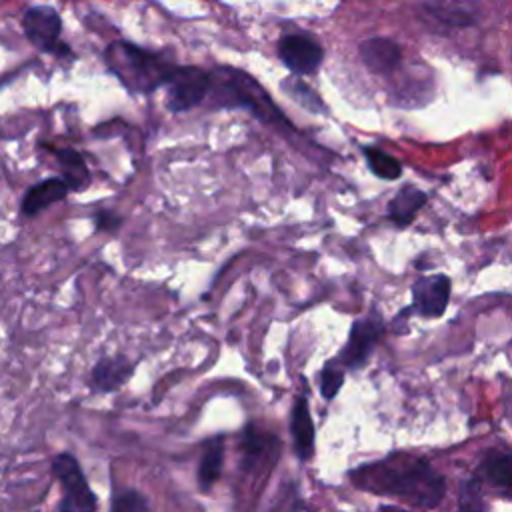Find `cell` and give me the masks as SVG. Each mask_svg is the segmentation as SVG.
Listing matches in <instances>:
<instances>
[{
  "label": "cell",
  "instance_id": "cell-9",
  "mask_svg": "<svg viewBox=\"0 0 512 512\" xmlns=\"http://www.w3.org/2000/svg\"><path fill=\"white\" fill-rule=\"evenodd\" d=\"M450 300V280L442 274L426 276L412 286V308L422 316H442Z\"/></svg>",
  "mask_w": 512,
  "mask_h": 512
},
{
  "label": "cell",
  "instance_id": "cell-7",
  "mask_svg": "<svg viewBox=\"0 0 512 512\" xmlns=\"http://www.w3.org/2000/svg\"><path fill=\"white\" fill-rule=\"evenodd\" d=\"M278 54L284 66L300 76H308L318 70L324 58L322 46L306 34H288L278 44Z\"/></svg>",
  "mask_w": 512,
  "mask_h": 512
},
{
  "label": "cell",
  "instance_id": "cell-24",
  "mask_svg": "<svg viewBox=\"0 0 512 512\" xmlns=\"http://www.w3.org/2000/svg\"><path fill=\"white\" fill-rule=\"evenodd\" d=\"M94 224L98 232H116L122 226V216L108 208H100L94 214Z\"/></svg>",
  "mask_w": 512,
  "mask_h": 512
},
{
  "label": "cell",
  "instance_id": "cell-12",
  "mask_svg": "<svg viewBox=\"0 0 512 512\" xmlns=\"http://www.w3.org/2000/svg\"><path fill=\"white\" fill-rule=\"evenodd\" d=\"M46 150H50V154L54 156L60 172H62V180L66 182V186L70 188V192H80L84 188H88L90 184V170L86 166L84 156L68 146H44Z\"/></svg>",
  "mask_w": 512,
  "mask_h": 512
},
{
  "label": "cell",
  "instance_id": "cell-10",
  "mask_svg": "<svg viewBox=\"0 0 512 512\" xmlns=\"http://www.w3.org/2000/svg\"><path fill=\"white\" fill-rule=\"evenodd\" d=\"M134 372V364L126 356H106L92 366L88 386L92 392L104 394L122 388Z\"/></svg>",
  "mask_w": 512,
  "mask_h": 512
},
{
  "label": "cell",
  "instance_id": "cell-23",
  "mask_svg": "<svg viewBox=\"0 0 512 512\" xmlns=\"http://www.w3.org/2000/svg\"><path fill=\"white\" fill-rule=\"evenodd\" d=\"M342 382H344V372L334 364H326V368L322 370V380H320L322 396L328 400L334 398L338 394Z\"/></svg>",
  "mask_w": 512,
  "mask_h": 512
},
{
  "label": "cell",
  "instance_id": "cell-20",
  "mask_svg": "<svg viewBox=\"0 0 512 512\" xmlns=\"http://www.w3.org/2000/svg\"><path fill=\"white\" fill-rule=\"evenodd\" d=\"M110 512H152L148 498L138 490H122L110 502Z\"/></svg>",
  "mask_w": 512,
  "mask_h": 512
},
{
  "label": "cell",
  "instance_id": "cell-21",
  "mask_svg": "<svg viewBox=\"0 0 512 512\" xmlns=\"http://www.w3.org/2000/svg\"><path fill=\"white\" fill-rule=\"evenodd\" d=\"M284 86H286L284 90H286L294 100H298L304 108H308V110H312V112H324V106H322L320 98H318L306 84H302V82H298V80H286Z\"/></svg>",
  "mask_w": 512,
  "mask_h": 512
},
{
  "label": "cell",
  "instance_id": "cell-14",
  "mask_svg": "<svg viewBox=\"0 0 512 512\" xmlns=\"http://www.w3.org/2000/svg\"><path fill=\"white\" fill-rule=\"evenodd\" d=\"M296 454L306 460L314 452V424L310 418L308 402L306 398H296L294 408H292V422H290Z\"/></svg>",
  "mask_w": 512,
  "mask_h": 512
},
{
  "label": "cell",
  "instance_id": "cell-17",
  "mask_svg": "<svg viewBox=\"0 0 512 512\" xmlns=\"http://www.w3.org/2000/svg\"><path fill=\"white\" fill-rule=\"evenodd\" d=\"M222 462H224V448L220 440H214L208 444L204 450V456L198 466V486L202 490H210L212 484L220 478L222 474Z\"/></svg>",
  "mask_w": 512,
  "mask_h": 512
},
{
  "label": "cell",
  "instance_id": "cell-5",
  "mask_svg": "<svg viewBox=\"0 0 512 512\" xmlns=\"http://www.w3.org/2000/svg\"><path fill=\"white\" fill-rule=\"evenodd\" d=\"M22 30L32 46L56 58H74V52L60 40L62 18L50 6H28L22 14Z\"/></svg>",
  "mask_w": 512,
  "mask_h": 512
},
{
  "label": "cell",
  "instance_id": "cell-19",
  "mask_svg": "<svg viewBox=\"0 0 512 512\" xmlns=\"http://www.w3.org/2000/svg\"><path fill=\"white\" fill-rule=\"evenodd\" d=\"M364 156H366V162L370 166V170L378 176V178H384V180H396L400 174H402V168H400V162L386 154L384 150L380 148H374V146H366L364 148Z\"/></svg>",
  "mask_w": 512,
  "mask_h": 512
},
{
  "label": "cell",
  "instance_id": "cell-3",
  "mask_svg": "<svg viewBox=\"0 0 512 512\" xmlns=\"http://www.w3.org/2000/svg\"><path fill=\"white\" fill-rule=\"evenodd\" d=\"M212 102L216 106H240L250 110L262 122H274L278 126H288L282 112L274 106L270 96L244 72L232 68H220L210 74Z\"/></svg>",
  "mask_w": 512,
  "mask_h": 512
},
{
  "label": "cell",
  "instance_id": "cell-8",
  "mask_svg": "<svg viewBox=\"0 0 512 512\" xmlns=\"http://www.w3.org/2000/svg\"><path fill=\"white\" fill-rule=\"evenodd\" d=\"M380 334H382V320L378 314H370L362 320H356L352 324L348 342L342 348V354H340L342 362L348 368L362 366L366 362V358L370 356L374 344L378 342Z\"/></svg>",
  "mask_w": 512,
  "mask_h": 512
},
{
  "label": "cell",
  "instance_id": "cell-22",
  "mask_svg": "<svg viewBox=\"0 0 512 512\" xmlns=\"http://www.w3.org/2000/svg\"><path fill=\"white\" fill-rule=\"evenodd\" d=\"M458 512H486L476 482H466L460 490Z\"/></svg>",
  "mask_w": 512,
  "mask_h": 512
},
{
  "label": "cell",
  "instance_id": "cell-6",
  "mask_svg": "<svg viewBox=\"0 0 512 512\" xmlns=\"http://www.w3.org/2000/svg\"><path fill=\"white\" fill-rule=\"evenodd\" d=\"M164 86L168 108L172 112H184L208 96L210 74L198 66H176Z\"/></svg>",
  "mask_w": 512,
  "mask_h": 512
},
{
  "label": "cell",
  "instance_id": "cell-11",
  "mask_svg": "<svg viewBox=\"0 0 512 512\" xmlns=\"http://www.w3.org/2000/svg\"><path fill=\"white\" fill-rule=\"evenodd\" d=\"M70 188L62 178H44L38 184L30 186L20 202V214L26 218H34L48 206L64 200Z\"/></svg>",
  "mask_w": 512,
  "mask_h": 512
},
{
  "label": "cell",
  "instance_id": "cell-25",
  "mask_svg": "<svg viewBox=\"0 0 512 512\" xmlns=\"http://www.w3.org/2000/svg\"><path fill=\"white\" fill-rule=\"evenodd\" d=\"M392 512H402V510H392Z\"/></svg>",
  "mask_w": 512,
  "mask_h": 512
},
{
  "label": "cell",
  "instance_id": "cell-13",
  "mask_svg": "<svg viewBox=\"0 0 512 512\" xmlns=\"http://www.w3.org/2000/svg\"><path fill=\"white\" fill-rule=\"evenodd\" d=\"M400 46L390 38H368L360 44V58L374 74H388L400 64Z\"/></svg>",
  "mask_w": 512,
  "mask_h": 512
},
{
  "label": "cell",
  "instance_id": "cell-2",
  "mask_svg": "<svg viewBox=\"0 0 512 512\" xmlns=\"http://www.w3.org/2000/svg\"><path fill=\"white\" fill-rule=\"evenodd\" d=\"M104 62L120 84L132 94H150L164 86L176 68L174 62L158 52L146 50L126 40L106 46Z\"/></svg>",
  "mask_w": 512,
  "mask_h": 512
},
{
  "label": "cell",
  "instance_id": "cell-15",
  "mask_svg": "<svg viewBox=\"0 0 512 512\" xmlns=\"http://www.w3.org/2000/svg\"><path fill=\"white\" fill-rule=\"evenodd\" d=\"M424 8L434 20L446 26H470L476 22L474 6L464 0H432Z\"/></svg>",
  "mask_w": 512,
  "mask_h": 512
},
{
  "label": "cell",
  "instance_id": "cell-18",
  "mask_svg": "<svg viewBox=\"0 0 512 512\" xmlns=\"http://www.w3.org/2000/svg\"><path fill=\"white\" fill-rule=\"evenodd\" d=\"M482 474L500 488H512V454H492L482 462Z\"/></svg>",
  "mask_w": 512,
  "mask_h": 512
},
{
  "label": "cell",
  "instance_id": "cell-1",
  "mask_svg": "<svg viewBox=\"0 0 512 512\" xmlns=\"http://www.w3.org/2000/svg\"><path fill=\"white\" fill-rule=\"evenodd\" d=\"M362 484L378 492L400 496L420 508L436 506L446 492L444 478L436 474L424 460L412 456L380 462L372 468V476H368Z\"/></svg>",
  "mask_w": 512,
  "mask_h": 512
},
{
  "label": "cell",
  "instance_id": "cell-16",
  "mask_svg": "<svg viewBox=\"0 0 512 512\" xmlns=\"http://www.w3.org/2000/svg\"><path fill=\"white\" fill-rule=\"evenodd\" d=\"M426 204V194L414 186H406L402 188L388 204V216L392 218V222H396L398 226H406L408 222H412L414 214Z\"/></svg>",
  "mask_w": 512,
  "mask_h": 512
},
{
  "label": "cell",
  "instance_id": "cell-4",
  "mask_svg": "<svg viewBox=\"0 0 512 512\" xmlns=\"http://www.w3.org/2000/svg\"><path fill=\"white\" fill-rule=\"evenodd\" d=\"M52 474L62 486V500L58 512H96L98 500L86 482L78 460L62 452L52 460Z\"/></svg>",
  "mask_w": 512,
  "mask_h": 512
}]
</instances>
